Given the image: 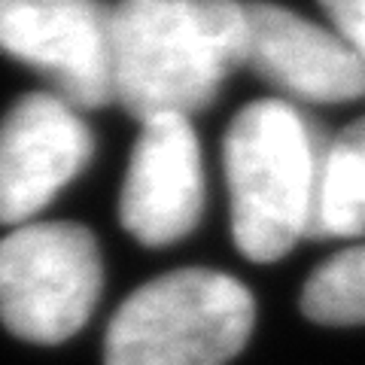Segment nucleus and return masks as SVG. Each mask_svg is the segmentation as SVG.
Segmentation results:
<instances>
[{"instance_id":"nucleus-8","label":"nucleus","mask_w":365,"mask_h":365,"mask_svg":"<svg viewBox=\"0 0 365 365\" xmlns=\"http://www.w3.org/2000/svg\"><path fill=\"white\" fill-rule=\"evenodd\" d=\"M244 64L289 98L344 104L365 95V58L338 34L265 0L244 4Z\"/></svg>"},{"instance_id":"nucleus-1","label":"nucleus","mask_w":365,"mask_h":365,"mask_svg":"<svg viewBox=\"0 0 365 365\" xmlns=\"http://www.w3.org/2000/svg\"><path fill=\"white\" fill-rule=\"evenodd\" d=\"M237 0H119L113 6V101L134 119H192L244 64Z\"/></svg>"},{"instance_id":"nucleus-10","label":"nucleus","mask_w":365,"mask_h":365,"mask_svg":"<svg viewBox=\"0 0 365 365\" xmlns=\"http://www.w3.org/2000/svg\"><path fill=\"white\" fill-rule=\"evenodd\" d=\"M302 311L319 326H365V244L341 250L307 277Z\"/></svg>"},{"instance_id":"nucleus-7","label":"nucleus","mask_w":365,"mask_h":365,"mask_svg":"<svg viewBox=\"0 0 365 365\" xmlns=\"http://www.w3.org/2000/svg\"><path fill=\"white\" fill-rule=\"evenodd\" d=\"M204 165L189 119L162 116L143 122L122 182L119 220L143 247L182 241L201 222Z\"/></svg>"},{"instance_id":"nucleus-5","label":"nucleus","mask_w":365,"mask_h":365,"mask_svg":"<svg viewBox=\"0 0 365 365\" xmlns=\"http://www.w3.org/2000/svg\"><path fill=\"white\" fill-rule=\"evenodd\" d=\"M0 49L76 113L113 101V6L101 0H0Z\"/></svg>"},{"instance_id":"nucleus-2","label":"nucleus","mask_w":365,"mask_h":365,"mask_svg":"<svg viewBox=\"0 0 365 365\" xmlns=\"http://www.w3.org/2000/svg\"><path fill=\"white\" fill-rule=\"evenodd\" d=\"M319 153L299 110L283 101L244 107L225 134L232 235L250 262H277L311 228Z\"/></svg>"},{"instance_id":"nucleus-11","label":"nucleus","mask_w":365,"mask_h":365,"mask_svg":"<svg viewBox=\"0 0 365 365\" xmlns=\"http://www.w3.org/2000/svg\"><path fill=\"white\" fill-rule=\"evenodd\" d=\"M319 6L332 19L338 37L365 58V0H319Z\"/></svg>"},{"instance_id":"nucleus-6","label":"nucleus","mask_w":365,"mask_h":365,"mask_svg":"<svg viewBox=\"0 0 365 365\" xmlns=\"http://www.w3.org/2000/svg\"><path fill=\"white\" fill-rule=\"evenodd\" d=\"M95 137L52 91L21 98L0 122V225H28L86 170Z\"/></svg>"},{"instance_id":"nucleus-12","label":"nucleus","mask_w":365,"mask_h":365,"mask_svg":"<svg viewBox=\"0 0 365 365\" xmlns=\"http://www.w3.org/2000/svg\"><path fill=\"white\" fill-rule=\"evenodd\" d=\"M195 4H210V0H195Z\"/></svg>"},{"instance_id":"nucleus-4","label":"nucleus","mask_w":365,"mask_h":365,"mask_svg":"<svg viewBox=\"0 0 365 365\" xmlns=\"http://www.w3.org/2000/svg\"><path fill=\"white\" fill-rule=\"evenodd\" d=\"M104 287L101 250L76 222H28L0 241V319L21 341L61 344Z\"/></svg>"},{"instance_id":"nucleus-9","label":"nucleus","mask_w":365,"mask_h":365,"mask_svg":"<svg viewBox=\"0 0 365 365\" xmlns=\"http://www.w3.org/2000/svg\"><path fill=\"white\" fill-rule=\"evenodd\" d=\"M307 235H365V119L344 128L335 137V143L319 155L314 213Z\"/></svg>"},{"instance_id":"nucleus-3","label":"nucleus","mask_w":365,"mask_h":365,"mask_svg":"<svg viewBox=\"0 0 365 365\" xmlns=\"http://www.w3.org/2000/svg\"><path fill=\"white\" fill-rule=\"evenodd\" d=\"M256 302L232 274L180 268L140 287L110 319L104 365H225L250 341Z\"/></svg>"}]
</instances>
